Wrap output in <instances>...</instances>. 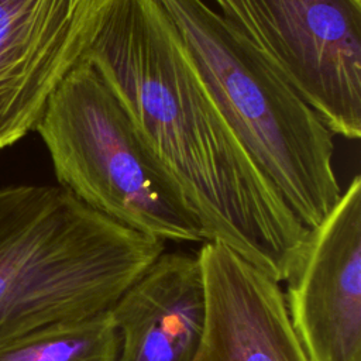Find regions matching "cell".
I'll return each instance as SVG.
<instances>
[{
	"mask_svg": "<svg viewBox=\"0 0 361 361\" xmlns=\"http://www.w3.org/2000/svg\"><path fill=\"white\" fill-rule=\"evenodd\" d=\"M180 190L204 241L283 282L309 231L220 113L155 0H102L82 56Z\"/></svg>",
	"mask_w": 361,
	"mask_h": 361,
	"instance_id": "6da1fadb",
	"label": "cell"
},
{
	"mask_svg": "<svg viewBox=\"0 0 361 361\" xmlns=\"http://www.w3.org/2000/svg\"><path fill=\"white\" fill-rule=\"evenodd\" d=\"M165 243L61 186L0 189V347L107 310Z\"/></svg>",
	"mask_w": 361,
	"mask_h": 361,
	"instance_id": "7a4b0ae2",
	"label": "cell"
},
{
	"mask_svg": "<svg viewBox=\"0 0 361 361\" xmlns=\"http://www.w3.org/2000/svg\"><path fill=\"white\" fill-rule=\"evenodd\" d=\"M250 157L306 228L343 190L334 134L281 73L204 0H155Z\"/></svg>",
	"mask_w": 361,
	"mask_h": 361,
	"instance_id": "3957f363",
	"label": "cell"
},
{
	"mask_svg": "<svg viewBox=\"0 0 361 361\" xmlns=\"http://www.w3.org/2000/svg\"><path fill=\"white\" fill-rule=\"evenodd\" d=\"M34 130L59 186L92 210L164 243L204 241L180 190L89 62L82 59L58 85Z\"/></svg>",
	"mask_w": 361,
	"mask_h": 361,
	"instance_id": "277c9868",
	"label": "cell"
},
{
	"mask_svg": "<svg viewBox=\"0 0 361 361\" xmlns=\"http://www.w3.org/2000/svg\"><path fill=\"white\" fill-rule=\"evenodd\" d=\"M334 135L361 137V0H204Z\"/></svg>",
	"mask_w": 361,
	"mask_h": 361,
	"instance_id": "5b68a950",
	"label": "cell"
},
{
	"mask_svg": "<svg viewBox=\"0 0 361 361\" xmlns=\"http://www.w3.org/2000/svg\"><path fill=\"white\" fill-rule=\"evenodd\" d=\"M290 324L309 361H361V178L310 228L283 281Z\"/></svg>",
	"mask_w": 361,
	"mask_h": 361,
	"instance_id": "8992f818",
	"label": "cell"
},
{
	"mask_svg": "<svg viewBox=\"0 0 361 361\" xmlns=\"http://www.w3.org/2000/svg\"><path fill=\"white\" fill-rule=\"evenodd\" d=\"M102 0H0V149L35 128L82 61Z\"/></svg>",
	"mask_w": 361,
	"mask_h": 361,
	"instance_id": "52a82bcc",
	"label": "cell"
},
{
	"mask_svg": "<svg viewBox=\"0 0 361 361\" xmlns=\"http://www.w3.org/2000/svg\"><path fill=\"white\" fill-rule=\"evenodd\" d=\"M197 257L206 322L192 361H309L279 282L219 241H203Z\"/></svg>",
	"mask_w": 361,
	"mask_h": 361,
	"instance_id": "ba28073f",
	"label": "cell"
},
{
	"mask_svg": "<svg viewBox=\"0 0 361 361\" xmlns=\"http://www.w3.org/2000/svg\"><path fill=\"white\" fill-rule=\"evenodd\" d=\"M116 361H192L206 322L197 252L165 250L109 307Z\"/></svg>",
	"mask_w": 361,
	"mask_h": 361,
	"instance_id": "9c48e42d",
	"label": "cell"
},
{
	"mask_svg": "<svg viewBox=\"0 0 361 361\" xmlns=\"http://www.w3.org/2000/svg\"><path fill=\"white\" fill-rule=\"evenodd\" d=\"M117 334L107 310L39 329L0 347V361H116Z\"/></svg>",
	"mask_w": 361,
	"mask_h": 361,
	"instance_id": "30bf717a",
	"label": "cell"
}]
</instances>
